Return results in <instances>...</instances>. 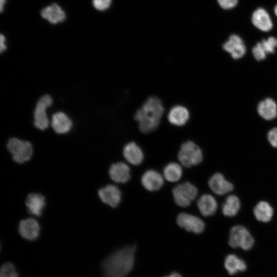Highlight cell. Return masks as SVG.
Returning a JSON list of instances; mask_svg holds the SVG:
<instances>
[{"label":"cell","instance_id":"obj_1","mask_svg":"<svg viewBox=\"0 0 277 277\" xmlns=\"http://www.w3.org/2000/svg\"><path fill=\"white\" fill-rule=\"evenodd\" d=\"M135 245H128L114 252L102 265L104 277H126L133 268Z\"/></svg>","mask_w":277,"mask_h":277},{"label":"cell","instance_id":"obj_2","mask_svg":"<svg viewBox=\"0 0 277 277\" xmlns=\"http://www.w3.org/2000/svg\"><path fill=\"white\" fill-rule=\"evenodd\" d=\"M164 112L160 100L156 96L148 97L134 115L138 127L144 133H150L158 127Z\"/></svg>","mask_w":277,"mask_h":277},{"label":"cell","instance_id":"obj_3","mask_svg":"<svg viewBox=\"0 0 277 277\" xmlns=\"http://www.w3.org/2000/svg\"><path fill=\"white\" fill-rule=\"evenodd\" d=\"M203 157L201 148L190 141L182 144L177 155L181 165L187 168L199 164L202 161Z\"/></svg>","mask_w":277,"mask_h":277},{"label":"cell","instance_id":"obj_4","mask_svg":"<svg viewBox=\"0 0 277 277\" xmlns=\"http://www.w3.org/2000/svg\"><path fill=\"white\" fill-rule=\"evenodd\" d=\"M228 243L232 248L240 247L244 250H248L253 246L254 240L246 228L236 225L230 230Z\"/></svg>","mask_w":277,"mask_h":277},{"label":"cell","instance_id":"obj_5","mask_svg":"<svg viewBox=\"0 0 277 277\" xmlns=\"http://www.w3.org/2000/svg\"><path fill=\"white\" fill-rule=\"evenodd\" d=\"M7 146L13 160L17 163L28 161L32 155V146L28 141L13 137L8 141Z\"/></svg>","mask_w":277,"mask_h":277},{"label":"cell","instance_id":"obj_6","mask_svg":"<svg viewBox=\"0 0 277 277\" xmlns=\"http://www.w3.org/2000/svg\"><path fill=\"white\" fill-rule=\"evenodd\" d=\"M198 190L193 184L186 182L175 186L172 195L176 204L181 207L189 206L197 196Z\"/></svg>","mask_w":277,"mask_h":277},{"label":"cell","instance_id":"obj_7","mask_svg":"<svg viewBox=\"0 0 277 277\" xmlns=\"http://www.w3.org/2000/svg\"><path fill=\"white\" fill-rule=\"evenodd\" d=\"M176 223L181 228L195 234L202 233L205 227V224L201 218L186 212H181L177 215Z\"/></svg>","mask_w":277,"mask_h":277},{"label":"cell","instance_id":"obj_8","mask_svg":"<svg viewBox=\"0 0 277 277\" xmlns=\"http://www.w3.org/2000/svg\"><path fill=\"white\" fill-rule=\"evenodd\" d=\"M53 101L51 97L46 94L41 97L37 103L34 113V126L40 130L47 129L49 120L46 113V109L50 106Z\"/></svg>","mask_w":277,"mask_h":277},{"label":"cell","instance_id":"obj_9","mask_svg":"<svg viewBox=\"0 0 277 277\" xmlns=\"http://www.w3.org/2000/svg\"><path fill=\"white\" fill-rule=\"evenodd\" d=\"M98 195L101 201L112 208L118 206L121 201L122 194L119 188L113 185H108L101 188Z\"/></svg>","mask_w":277,"mask_h":277},{"label":"cell","instance_id":"obj_10","mask_svg":"<svg viewBox=\"0 0 277 277\" xmlns=\"http://www.w3.org/2000/svg\"><path fill=\"white\" fill-rule=\"evenodd\" d=\"M40 226L38 222L33 218H28L20 221L18 231L25 239L29 241L36 240L40 233Z\"/></svg>","mask_w":277,"mask_h":277},{"label":"cell","instance_id":"obj_11","mask_svg":"<svg viewBox=\"0 0 277 277\" xmlns=\"http://www.w3.org/2000/svg\"><path fill=\"white\" fill-rule=\"evenodd\" d=\"M223 48L235 60L242 58L246 51L243 39L236 34L230 36L228 40L223 44Z\"/></svg>","mask_w":277,"mask_h":277},{"label":"cell","instance_id":"obj_12","mask_svg":"<svg viewBox=\"0 0 277 277\" xmlns=\"http://www.w3.org/2000/svg\"><path fill=\"white\" fill-rule=\"evenodd\" d=\"M164 177L158 171L149 169L141 177L142 186L148 191H155L160 189L164 184Z\"/></svg>","mask_w":277,"mask_h":277},{"label":"cell","instance_id":"obj_13","mask_svg":"<svg viewBox=\"0 0 277 277\" xmlns=\"http://www.w3.org/2000/svg\"><path fill=\"white\" fill-rule=\"evenodd\" d=\"M208 185L212 192L220 195L225 194L233 189V184L220 173H215L210 177Z\"/></svg>","mask_w":277,"mask_h":277},{"label":"cell","instance_id":"obj_14","mask_svg":"<svg viewBox=\"0 0 277 277\" xmlns=\"http://www.w3.org/2000/svg\"><path fill=\"white\" fill-rule=\"evenodd\" d=\"M109 174L111 179L117 183H126L131 178L129 167L123 162L112 164L109 169Z\"/></svg>","mask_w":277,"mask_h":277},{"label":"cell","instance_id":"obj_15","mask_svg":"<svg viewBox=\"0 0 277 277\" xmlns=\"http://www.w3.org/2000/svg\"><path fill=\"white\" fill-rule=\"evenodd\" d=\"M123 155L126 161L133 165H138L144 160L141 148L134 142L127 143L123 148Z\"/></svg>","mask_w":277,"mask_h":277},{"label":"cell","instance_id":"obj_16","mask_svg":"<svg viewBox=\"0 0 277 277\" xmlns=\"http://www.w3.org/2000/svg\"><path fill=\"white\" fill-rule=\"evenodd\" d=\"M257 111L263 118L272 120L277 116V103L271 98H266L258 104Z\"/></svg>","mask_w":277,"mask_h":277},{"label":"cell","instance_id":"obj_17","mask_svg":"<svg viewBox=\"0 0 277 277\" xmlns=\"http://www.w3.org/2000/svg\"><path fill=\"white\" fill-rule=\"evenodd\" d=\"M45 205V199L39 193H30L26 200V205L28 212L38 216L42 215Z\"/></svg>","mask_w":277,"mask_h":277},{"label":"cell","instance_id":"obj_18","mask_svg":"<svg viewBox=\"0 0 277 277\" xmlns=\"http://www.w3.org/2000/svg\"><path fill=\"white\" fill-rule=\"evenodd\" d=\"M252 22L258 29L265 32L272 28V23L267 12L263 8L255 10L252 15Z\"/></svg>","mask_w":277,"mask_h":277},{"label":"cell","instance_id":"obj_19","mask_svg":"<svg viewBox=\"0 0 277 277\" xmlns=\"http://www.w3.org/2000/svg\"><path fill=\"white\" fill-rule=\"evenodd\" d=\"M42 16L51 24L62 22L66 19V14L57 4L53 3L41 10Z\"/></svg>","mask_w":277,"mask_h":277},{"label":"cell","instance_id":"obj_20","mask_svg":"<svg viewBox=\"0 0 277 277\" xmlns=\"http://www.w3.org/2000/svg\"><path fill=\"white\" fill-rule=\"evenodd\" d=\"M197 206L200 212L203 216H209L216 212L217 203L212 195L204 194L199 199Z\"/></svg>","mask_w":277,"mask_h":277},{"label":"cell","instance_id":"obj_21","mask_svg":"<svg viewBox=\"0 0 277 277\" xmlns=\"http://www.w3.org/2000/svg\"><path fill=\"white\" fill-rule=\"evenodd\" d=\"M51 126L56 133L63 134L71 129L72 123L65 113L58 112L52 115Z\"/></svg>","mask_w":277,"mask_h":277},{"label":"cell","instance_id":"obj_22","mask_svg":"<svg viewBox=\"0 0 277 277\" xmlns=\"http://www.w3.org/2000/svg\"><path fill=\"white\" fill-rule=\"evenodd\" d=\"M189 117L188 110L182 106H175L170 110L168 119L172 125L181 126L185 125Z\"/></svg>","mask_w":277,"mask_h":277},{"label":"cell","instance_id":"obj_23","mask_svg":"<svg viewBox=\"0 0 277 277\" xmlns=\"http://www.w3.org/2000/svg\"><path fill=\"white\" fill-rule=\"evenodd\" d=\"M224 266L228 273L233 275L247 269L246 262L233 254H228L225 259Z\"/></svg>","mask_w":277,"mask_h":277},{"label":"cell","instance_id":"obj_24","mask_svg":"<svg viewBox=\"0 0 277 277\" xmlns=\"http://www.w3.org/2000/svg\"><path fill=\"white\" fill-rule=\"evenodd\" d=\"M273 212L272 206L267 202L263 201L259 202L253 209L255 217L263 223L269 222L273 216Z\"/></svg>","mask_w":277,"mask_h":277},{"label":"cell","instance_id":"obj_25","mask_svg":"<svg viewBox=\"0 0 277 277\" xmlns=\"http://www.w3.org/2000/svg\"><path fill=\"white\" fill-rule=\"evenodd\" d=\"M183 174L181 166L175 162L167 164L163 169V176L168 182L174 183L180 180Z\"/></svg>","mask_w":277,"mask_h":277},{"label":"cell","instance_id":"obj_26","mask_svg":"<svg viewBox=\"0 0 277 277\" xmlns=\"http://www.w3.org/2000/svg\"><path fill=\"white\" fill-rule=\"evenodd\" d=\"M241 207V202L239 197L234 195L228 196L222 206L223 214L228 217L235 215Z\"/></svg>","mask_w":277,"mask_h":277},{"label":"cell","instance_id":"obj_27","mask_svg":"<svg viewBox=\"0 0 277 277\" xmlns=\"http://www.w3.org/2000/svg\"><path fill=\"white\" fill-rule=\"evenodd\" d=\"M261 45L266 54L274 53L277 47V38L274 37H269L266 39H263L260 42Z\"/></svg>","mask_w":277,"mask_h":277},{"label":"cell","instance_id":"obj_28","mask_svg":"<svg viewBox=\"0 0 277 277\" xmlns=\"http://www.w3.org/2000/svg\"><path fill=\"white\" fill-rule=\"evenodd\" d=\"M0 277H18V274L12 263L6 262L1 266Z\"/></svg>","mask_w":277,"mask_h":277},{"label":"cell","instance_id":"obj_29","mask_svg":"<svg viewBox=\"0 0 277 277\" xmlns=\"http://www.w3.org/2000/svg\"><path fill=\"white\" fill-rule=\"evenodd\" d=\"M254 58L258 61H261L266 58L267 54L263 50L260 43H258L252 50Z\"/></svg>","mask_w":277,"mask_h":277},{"label":"cell","instance_id":"obj_30","mask_svg":"<svg viewBox=\"0 0 277 277\" xmlns=\"http://www.w3.org/2000/svg\"><path fill=\"white\" fill-rule=\"evenodd\" d=\"M111 0H92L94 7L100 11H104L109 8Z\"/></svg>","mask_w":277,"mask_h":277},{"label":"cell","instance_id":"obj_31","mask_svg":"<svg viewBox=\"0 0 277 277\" xmlns=\"http://www.w3.org/2000/svg\"><path fill=\"white\" fill-rule=\"evenodd\" d=\"M267 139L273 147L277 148V127H274L268 131Z\"/></svg>","mask_w":277,"mask_h":277},{"label":"cell","instance_id":"obj_32","mask_svg":"<svg viewBox=\"0 0 277 277\" xmlns=\"http://www.w3.org/2000/svg\"><path fill=\"white\" fill-rule=\"evenodd\" d=\"M217 2L220 6L225 9L233 8L238 3V0H217Z\"/></svg>","mask_w":277,"mask_h":277},{"label":"cell","instance_id":"obj_33","mask_svg":"<svg viewBox=\"0 0 277 277\" xmlns=\"http://www.w3.org/2000/svg\"><path fill=\"white\" fill-rule=\"evenodd\" d=\"M0 40H1L0 51H1V53H2L3 51H4L6 49V46L5 44V42H6L5 37L2 34H1Z\"/></svg>","mask_w":277,"mask_h":277},{"label":"cell","instance_id":"obj_34","mask_svg":"<svg viewBox=\"0 0 277 277\" xmlns=\"http://www.w3.org/2000/svg\"><path fill=\"white\" fill-rule=\"evenodd\" d=\"M164 277H183L180 274L177 273V272H172L169 275H166Z\"/></svg>","mask_w":277,"mask_h":277},{"label":"cell","instance_id":"obj_35","mask_svg":"<svg viewBox=\"0 0 277 277\" xmlns=\"http://www.w3.org/2000/svg\"><path fill=\"white\" fill-rule=\"evenodd\" d=\"M1 11L2 12L3 9L4 8V5L6 3V0H1Z\"/></svg>","mask_w":277,"mask_h":277},{"label":"cell","instance_id":"obj_36","mask_svg":"<svg viewBox=\"0 0 277 277\" xmlns=\"http://www.w3.org/2000/svg\"><path fill=\"white\" fill-rule=\"evenodd\" d=\"M274 12H275V15H276V16H277V5H276V6L275 7V8H274Z\"/></svg>","mask_w":277,"mask_h":277}]
</instances>
